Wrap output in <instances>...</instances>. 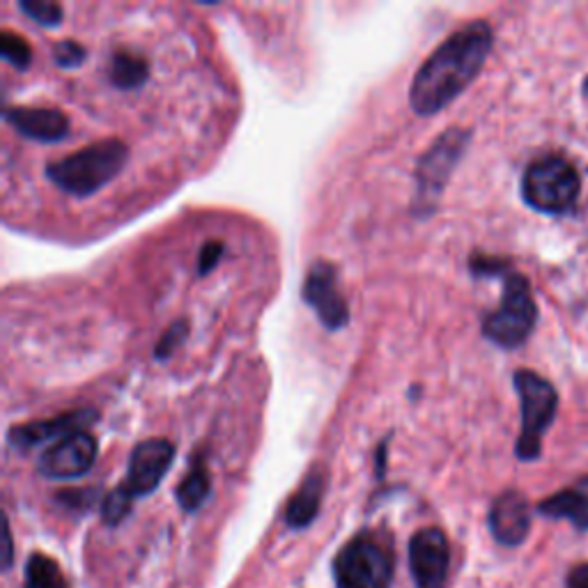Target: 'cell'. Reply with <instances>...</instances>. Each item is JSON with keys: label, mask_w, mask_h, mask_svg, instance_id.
Wrapping results in <instances>:
<instances>
[{"label": "cell", "mask_w": 588, "mask_h": 588, "mask_svg": "<svg viewBox=\"0 0 588 588\" xmlns=\"http://www.w3.org/2000/svg\"><path fill=\"white\" fill-rule=\"evenodd\" d=\"M492 44V25L483 19L471 21L448 35L418 67L411 81L409 104L414 114L428 118L456 101L481 74Z\"/></svg>", "instance_id": "obj_1"}, {"label": "cell", "mask_w": 588, "mask_h": 588, "mask_svg": "<svg viewBox=\"0 0 588 588\" xmlns=\"http://www.w3.org/2000/svg\"><path fill=\"white\" fill-rule=\"evenodd\" d=\"M129 148L120 138H101L78 152H72L46 165V178L61 191L88 199L116 180L127 165Z\"/></svg>", "instance_id": "obj_2"}, {"label": "cell", "mask_w": 588, "mask_h": 588, "mask_svg": "<svg viewBox=\"0 0 588 588\" xmlns=\"http://www.w3.org/2000/svg\"><path fill=\"white\" fill-rule=\"evenodd\" d=\"M394 573V541L379 528L361 531L333 558L335 588H388Z\"/></svg>", "instance_id": "obj_3"}, {"label": "cell", "mask_w": 588, "mask_h": 588, "mask_svg": "<svg viewBox=\"0 0 588 588\" xmlns=\"http://www.w3.org/2000/svg\"><path fill=\"white\" fill-rule=\"evenodd\" d=\"M581 191L577 168L562 154H543L531 161L522 178L524 203L541 214H566Z\"/></svg>", "instance_id": "obj_4"}, {"label": "cell", "mask_w": 588, "mask_h": 588, "mask_svg": "<svg viewBox=\"0 0 588 588\" xmlns=\"http://www.w3.org/2000/svg\"><path fill=\"white\" fill-rule=\"evenodd\" d=\"M538 322V306L528 278L509 274L503 278L501 303L483 318V335L501 350H515L528 341Z\"/></svg>", "instance_id": "obj_5"}, {"label": "cell", "mask_w": 588, "mask_h": 588, "mask_svg": "<svg viewBox=\"0 0 588 588\" xmlns=\"http://www.w3.org/2000/svg\"><path fill=\"white\" fill-rule=\"evenodd\" d=\"M522 409V430L515 456L522 462H534L543 453V437L558 411V394L549 379L534 371H517L513 377Z\"/></svg>", "instance_id": "obj_6"}, {"label": "cell", "mask_w": 588, "mask_h": 588, "mask_svg": "<svg viewBox=\"0 0 588 588\" xmlns=\"http://www.w3.org/2000/svg\"><path fill=\"white\" fill-rule=\"evenodd\" d=\"M471 141V131L451 127L435 138V143L421 154L416 163V212L418 216H428L437 210L441 193L451 180L456 165L460 163L467 146Z\"/></svg>", "instance_id": "obj_7"}, {"label": "cell", "mask_w": 588, "mask_h": 588, "mask_svg": "<svg viewBox=\"0 0 588 588\" xmlns=\"http://www.w3.org/2000/svg\"><path fill=\"white\" fill-rule=\"evenodd\" d=\"M303 301L313 308L318 320L329 329L339 331L350 322V306L339 288V267L318 260L306 274Z\"/></svg>", "instance_id": "obj_8"}, {"label": "cell", "mask_w": 588, "mask_h": 588, "mask_svg": "<svg viewBox=\"0 0 588 588\" xmlns=\"http://www.w3.org/2000/svg\"><path fill=\"white\" fill-rule=\"evenodd\" d=\"M97 451V439L88 430H81L51 443L40 456L38 471L51 481H74L95 467Z\"/></svg>", "instance_id": "obj_9"}, {"label": "cell", "mask_w": 588, "mask_h": 588, "mask_svg": "<svg viewBox=\"0 0 588 588\" xmlns=\"http://www.w3.org/2000/svg\"><path fill=\"white\" fill-rule=\"evenodd\" d=\"M451 568V545L441 528L416 531L409 541V570L416 588H443Z\"/></svg>", "instance_id": "obj_10"}, {"label": "cell", "mask_w": 588, "mask_h": 588, "mask_svg": "<svg viewBox=\"0 0 588 588\" xmlns=\"http://www.w3.org/2000/svg\"><path fill=\"white\" fill-rule=\"evenodd\" d=\"M173 460H175V446L168 439L152 437L146 441H138L129 456V469L122 485L133 494V499L152 494L163 481L168 469H171Z\"/></svg>", "instance_id": "obj_11"}, {"label": "cell", "mask_w": 588, "mask_h": 588, "mask_svg": "<svg viewBox=\"0 0 588 588\" xmlns=\"http://www.w3.org/2000/svg\"><path fill=\"white\" fill-rule=\"evenodd\" d=\"M99 421V411L93 407H78L65 414H58L53 418H42V421H28L21 426H14L8 432V441L14 448H33L44 441H61L74 432L88 430Z\"/></svg>", "instance_id": "obj_12"}, {"label": "cell", "mask_w": 588, "mask_h": 588, "mask_svg": "<svg viewBox=\"0 0 588 588\" xmlns=\"http://www.w3.org/2000/svg\"><path fill=\"white\" fill-rule=\"evenodd\" d=\"M3 118L17 133L38 143H61L70 136V118L61 108L10 106L6 108Z\"/></svg>", "instance_id": "obj_13"}, {"label": "cell", "mask_w": 588, "mask_h": 588, "mask_svg": "<svg viewBox=\"0 0 588 588\" xmlns=\"http://www.w3.org/2000/svg\"><path fill=\"white\" fill-rule=\"evenodd\" d=\"M490 531L496 543L517 547L531 531V506L522 492L506 490L499 494L490 509Z\"/></svg>", "instance_id": "obj_14"}, {"label": "cell", "mask_w": 588, "mask_h": 588, "mask_svg": "<svg viewBox=\"0 0 588 588\" xmlns=\"http://www.w3.org/2000/svg\"><path fill=\"white\" fill-rule=\"evenodd\" d=\"M324 492H327V469L322 464H316L306 473L303 483L288 501L286 524L290 528H306L308 524H313V520L320 513Z\"/></svg>", "instance_id": "obj_15"}, {"label": "cell", "mask_w": 588, "mask_h": 588, "mask_svg": "<svg viewBox=\"0 0 588 588\" xmlns=\"http://www.w3.org/2000/svg\"><path fill=\"white\" fill-rule=\"evenodd\" d=\"M108 78L118 90H141L150 78V63L141 53L131 49H118L110 55Z\"/></svg>", "instance_id": "obj_16"}, {"label": "cell", "mask_w": 588, "mask_h": 588, "mask_svg": "<svg viewBox=\"0 0 588 588\" xmlns=\"http://www.w3.org/2000/svg\"><path fill=\"white\" fill-rule=\"evenodd\" d=\"M538 513L552 520H568L575 528L588 531V496L577 488L556 492L538 503Z\"/></svg>", "instance_id": "obj_17"}, {"label": "cell", "mask_w": 588, "mask_h": 588, "mask_svg": "<svg viewBox=\"0 0 588 588\" xmlns=\"http://www.w3.org/2000/svg\"><path fill=\"white\" fill-rule=\"evenodd\" d=\"M210 494H212V473L203 458H195L191 462V469L184 475V481L175 490L180 509L186 513L201 511L205 506V501L210 499Z\"/></svg>", "instance_id": "obj_18"}, {"label": "cell", "mask_w": 588, "mask_h": 588, "mask_svg": "<svg viewBox=\"0 0 588 588\" xmlns=\"http://www.w3.org/2000/svg\"><path fill=\"white\" fill-rule=\"evenodd\" d=\"M23 588H70V581L63 575L58 562H53L51 556L38 552L31 554L25 564Z\"/></svg>", "instance_id": "obj_19"}, {"label": "cell", "mask_w": 588, "mask_h": 588, "mask_svg": "<svg viewBox=\"0 0 588 588\" xmlns=\"http://www.w3.org/2000/svg\"><path fill=\"white\" fill-rule=\"evenodd\" d=\"M0 53H3V58L17 67V70H28L33 63V49L31 44L25 42V38L12 33V31H3L0 33Z\"/></svg>", "instance_id": "obj_20"}, {"label": "cell", "mask_w": 588, "mask_h": 588, "mask_svg": "<svg viewBox=\"0 0 588 588\" xmlns=\"http://www.w3.org/2000/svg\"><path fill=\"white\" fill-rule=\"evenodd\" d=\"M133 494L120 483L114 492L106 494L101 501V520L108 526H118L131 513Z\"/></svg>", "instance_id": "obj_21"}, {"label": "cell", "mask_w": 588, "mask_h": 588, "mask_svg": "<svg viewBox=\"0 0 588 588\" xmlns=\"http://www.w3.org/2000/svg\"><path fill=\"white\" fill-rule=\"evenodd\" d=\"M21 12L33 19L35 23L44 25V28H55L63 23V6L61 3H53V0H21L19 3Z\"/></svg>", "instance_id": "obj_22"}, {"label": "cell", "mask_w": 588, "mask_h": 588, "mask_svg": "<svg viewBox=\"0 0 588 588\" xmlns=\"http://www.w3.org/2000/svg\"><path fill=\"white\" fill-rule=\"evenodd\" d=\"M186 335H189V322L186 320H175L171 327H168L161 333V339L157 341L154 359H159V361L171 359L178 352V348L186 341Z\"/></svg>", "instance_id": "obj_23"}, {"label": "cell", "mask_w": 588, "mask_h": 588, "mask_svg": "<svg viewBox=\"0 0 588 588\" xmlns=\"http://www.w3.org/2000/svg\"><path fill=\"white\" fill-rule=\"evenodd\" d=\"M53 61L58 67L63 70H74V67H81L83 63H86L88 58V51L83 44H78L76 40H63L53 46Z\"/></svg>", "instance_id": "obj_24"}, {"label": "cell", "mask_w": 588, "mask_h": 588, "mask_svg": "<svg viewBox=\"0 0 588 588\" xmlns=\"http://www.w3.org/2000/svg\"><path fill=\"white\" fill-rule=\"evenodd\" d=\"M469 269L475 278H494V276H509L511 260L496 258V256H485V254H473L469 260Z\"/></svg>", "instance_id": "obj_25"}, {"label": "cell", "mask_w": 588, "mask_h": 588, "mask_svg": "<svg viewBox=\"0 0 588 588\" xmlns=\"http://www.w3.org/2000/svg\"><path fill=\"white\" fill-rule=\"evenodd\" d=\"M221 256H223V244H221V242H207V244L201 248L199 276H207V274L221 263Z\"/></svg>", "instance_id": "obj_26"}, {"label": "cell", "mask_w": 588, "mask_h": 588, "mask_svg": "<svg viewBox=\"0 0 588 588\" xmlns=\"http://www.w3.org/2000/svg\"><path fill=\"white\" fill-rule=\"evenodd\" d=\"M568 588H588V564H579L570 570Z\"/></svg>", "instance_id": "obj_27"}, {"label": "cell", "mask_w": 588, "mask_h": 588, "mask_svg": "<svg viewBox=\"0 0 588 588\" xmlns=\"http://www.w3.org/2000/svg\"><path fill=\"white\" fill-rule=\"evenodd\" d=\"M386 453H388V439H384L377 448V475H384V464H386Z\"/></svg>", "instance_id": "obj_28"}, {"label": "cell", "mask_w": 588, "mask_h": 588, "mask_svg": "<svg viewBox=\"0 0 588 588\" xmlns=\"http://www.w3.org/2000/svg\"><path fill=\"white\" fill-rule=\"evenodd\" d=\"M6 543H8V556H6V568L12 566V536H10V526H6Z\"/></svg>", "instance_id": "obj_29"}, {"label": "cell", "mask_w": 588, "mask_h": 588, "mask_svg": "<svg viewBox=\"0 0 588 588\" xmlns=\"http://www.w3.org/2000/svg\"><path fill=\"white\" fill-rule=\"evenodd\" d=\"M577 490H579V492H584V494L588 496V475H584V479L577 483Z\"/></svg>", "instance_id": "obj_30"}, {"label": "cell", "mask_w": 588, "mask_h": 588, "mask_svg": "<svg viewBox=\"0 0 588 588\" xmlns=\"http://www.w3.org/2000/svg\"><path fill=\"white\" fill-rule=\"evenodd\" d=\"M581 90H584V97L588 99V76H586V81H584V86H581Z\"/></svg>", "instance_id": "obj_31"}]
</instances>
